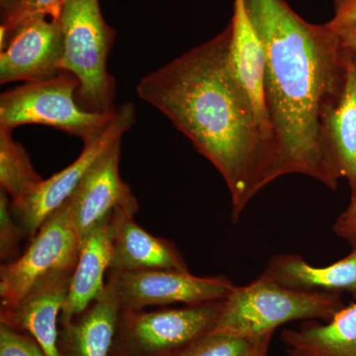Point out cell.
<instances>
[{
  "mask_svg": "<svg viewBox=\"0 0 356 356\" xmlns=\"http://www.w3.org/2000/svg\"><path fill=\"white\" fill-rule=\"evenodd\" d=\"M231 26L140 79V99L161 112L216 168L232 220L275 179V149L229 64Z\"/></svg>",
  "mask_w": 356,
  "mask_h": 356,
  "instance_id": "obj_1",
  "label": "cell"
},
{
  "mask_svg": "<svg viewBox=\"0 0 356 356\" xmlns=\"http://www.w3.org/2000/svg\"><path fill=\"white\" fill-rule=\"evenodd\" d=\"M266 56L264 106L275 147V179L310 177L336 191L321 145L323 113L341 92L351 54L327 25L285 0H243Z\"/></svg>",
  "mask_w": 356,
  "mask_h": 356,
  "instance_id": "obj_2",
  "label": "cell"
},
{
  "mask_svg": "<svg viewBox=\"0 0 356 356\" xmlns=\"http://www.w3.org/2000/svg\"><path fill=\"white\" fill-rule=\"evenodd\" d=\"M346 306L341 293L294 289L261 273L235 286L211 332L255 339L297 321L327 322Z\"/></svg>",
  "mask_w": 356,
  "mask_h": 356,
  "instance_id": "obj_3",
  "label": "cell"
},
{
  "mask_svg": "<svg viewBox=\"0 0 356 356\" xmlns=\"http://www.w3.org/2000/svg\"><path fill=\"white\" fill-rule=\"evenodd\" d=\"M58 21L64 35L60 69L79 81L77 102L88 111L113 113L116 81L107 62L116 31L103 18L99 0H67Z\"/></svg>",
  "mask_w": 356,
  "mask_h": 356,
  "instance_id": "obj_4",
  "label": "cell"
},
{
  "mask_svg": "<svg viewBox=\"0 0 356 356\" xmlns=\"http://www.w3.org/2000/svg\"><path fill=\"white\" fill-rule=\"evenodd\" d=\"M77 89L76 77L65 72L9 89L0 96V126L13 130L30 124L47 126L88 145L108 128L116 110L113 113L84 110L77 102Z\"/></svg>",
  "mask_w": 356,
  "mask_h": 356,
  "instance_id": "obj_5",
  "label": "cell"
},
{
  "mask_svg": "<svg viewBox=\"0 0 356 356\" xmlns=\"http://www.w3.org/2000/svg\"><path fill=\"white\" fill-rule=\"evenodd\" d=\"M224 301L152 312L122 311L115 339L117 356L177 355L214 330Z\"/></svg>",
  "mask_w": 356,
  "mask_h": 356,
  "instance_id": "obj_6",
  "label": "cell"
},
{
  "mask_svg": "<svg viewBox=\"0 0 356 356\" xmlns=\"http://www.w3.org/2000/svg\"><path fill=\"white\" fill-rule=\"evenodd\" d=\"M81 247V240L64 203L42 225L24 254L0 266L1 310L17 305L47 278L74 271Z\"/></svg>",
  "mask_w": 356,
  "mask_h": 356,
  "instance_id": "obj_7",
  "label": "cell"
},
{
  "mask_svg": "<svg viewBox=\"0 0 356 356\" xmlns=\"http://www.w3.org/2000/svg\"><path fill=\"white\" fill-rule=\"evenodd\" d=\"M136 109L133 103L121 105L113 119L100 137L84 145L79 158L64 170L41 182L19 202L11 203L14 217L19 222L25 236L34 238L42 225L69 199L89 168L108 151L115 143L133 127Z\"/></svg>",
  "mask_w": 356,
  "mask_h": 356,
  "instance_id": "obj_8",
  "label": "cell"
},
{
  "mask_svg": "<svg viewBox=\"0 0 356 356\" xmlns=\"http://www.w3.org/2000/svg\"><path fill=\"white\" fill-rule=\"evenodd\" d=\"M114 283L122 311H140L146 307L172 304L198 305L224 301L236 285L226 276L201 277L172 270L108 273Z\"/></svg>",
  "mask_w": 356,
  "mask_h": 356,
  "instance_id": "obj_9",
  "label": "cell"
},
{
  "mask_svg": "<svg viewBox=\"0 0 356 356\" xmlns=\"http://www.w3.org/2000/svg\"><path fill=\"white\" fill-rule=\"evenodd\" d=\"M122 140L89 168L65 201L81 243L97 227L123 215L135 216L139 203L120 177Z\"/></svg>",
  "mask_w": 356,
  "mask_h": 356,
  "instance_id": "obj_10",
  "label": "cell"
},
{
  "mask_svg": "<svg viewBox=\"0 0 356 356\" xmlns=\"http://www.w3.org/2000/svg\"><path fill=\"white\" fill-rule=\"evenodd\" d=\"M64 35L60 21L36 18L21 26L0 53V83L43 81L60 74Z\"/></svg>",
  "mask_w": 356,
  "mask_h": 356,
  "instance_id": "obj_11",
  "label": "cell"
},
{
  "mask_svg": "<svg viewBox=\"0 0 356 356\" xmlns=\"http://www.w3.org/2000/svg\"><path fill=\"white\" fill-rule=\"evenodd\" d=\"M320 138L332 175L339 182L346 179L350 199L356 198V65L353 54L343 88L323 113Z\"/></svg>",
  "mask_w": 356,
  "mask_h": 356,
  "instance_id": "obj_12",
  "label": "cell"
},
{
  "mask_svg": "<svg viewBox=\"0 0 356 356\" xmlns=\"http://www.w3.org/2000/svg\"><path fill=\"white\" fill-rule=\"evenodd\" d=\"M74 271L47 278L8 310H0L1 324L15 331H26L39 344L46 356H60V314L69 293Z\"/></svg>",
  "mask_w": 356,
  "mask_h": 356,
  "instance_id": "obj_13",
  "label": "cell"
},
{
  "mask_svg": "<svg viewBox=\"0 0 356 356\" xmlns=\"http://www.w3.org/2000/svg\"><path fill=\"white\" fill-rule=\"evenodd\" d=\"M134 216L124 215L93 229L81 243L79 259L72 273L70 290L60 314V324L76 318L98 296L106 285L112 259L115 233L120 225Z\"/></svg>",
  "mask_w": 356,
  "mask_h": 356,
  "instance_id": "obj_14",
  "label": "cell"
},
{
  "mask_svg": "<svg viewBox=\"0 0 356 356\" xmlns=\"http://www.w3.org/2000/svg\"><path fill=\"white\" fill-rule=\"evenodd\" d=\"M229 26L231 41L229 56L232 70L250 98L262 129L273 142L264 106L266 56L243 0L234 1V13Z\"/></svg>",
  "mask_w": 356,
  "mask_h": 356,
  "instance_id": "obj_15",
  "label": "cell"
},
{
  "mask_svg": "<svg viewBox=\"0 0 356 356\" xmlns=\"http://www.w3.org/2000/svg\"><path fill=\"white\" fill-rule=\"evenodd\" d=\"M122 313L120 299L111 280L83 312L64 327V344L69 356H110Z\"/></svg>",
  "mask_w": 356,
  "mask_h": 356,
  "instance_id": "obj_16",
  "label": "cell"
},
{
  "mask_svg": "<svg viewBox=\"0 0 356 356\" xmlns=\"http://www.w3.org/2000/svg\"><path fill=\"white\" fill-rule=\"evenodd\" d=\"M151 270L188 273L189 269L175 243L152 235L130 218L115 233L108 273Z\"/></svg>",
  "mask_w": 356,
  "mask_h": 356,
  "instance_id": "obj_17",
  "label": "cell"
},
{
  "mask_svg": "<svg viewBox=\"0 0 356 356\" xmlns=\"http://www.w3.org/2000/svg\"><path fill=\"white\" fill-rule=\"evenodd\" d=\"M262 273L284 286L308 291L348 293L356 299V248L327 266H313L298 254H274Z\"/></svg>",
  "mask_w": 356,
  "mask_h": 356,
  "instance_id": "obj_18",
  "label": "cell"
},
{
  "mask_svg": "<svg viewBox=\"0 0 356 356\" xmlns=\"http://www.w3.org/2000/svg\"><path fill=\"white\" fill-rule=\"evenodd\" d=\"M281 341L287 356H356V303L327 321H306L285 329Z\"/></svg>",
  "mask_w": 356,
  "mask_h": 356,
  "instance_id": "obj_19",
  "label": "cell"
},
{
  "mask_svg": "<svg viewBox=\"0 0 356 356\" xmlns=\"http://www.w3.org/2000/svg\"><path fill=\"white\" fill-rule=\"evenodd\" d=\"M13 131L0 126V186L11 203H16L43 179L35 172L27 151L14 140Z\"/></svg>",
  "mask_w": 356,
  "mask_h": 356,
  "instance_id": "obj_20",
  "label": "cell"
},
{
  "mask_svg": "<svg viewBox=\"0 0 356 356\" xmlns=\"http://www.w3.org/2000/svg\"><path fill=\"white\" fill-rule=\"evenodd\" d=\"M67 0H19L15 6L2 13L0 27V50L6 48L14 33L36 18L60 20Z\"/></svg>",
  "mask_w": 356,
  "mask_h": 356,
  "instance_id": "obj_21",
  "label": "cell"
},
{
  "mask_svg": "<svg viewBox=\"0 0 356 356\" xmlns=\"http://www.w3.org/2000/svg\"><path fill=\"white\" fill-rule=\"evenodd\" d=\"M259 339L209 332L173 356H245Z\"/></svg>",
  "mask_w": 356,
  "mask_h": 356,
  "instance_id": "obj_22",
  "label": "cell"
},
{
  "mask_svg": "<svg viewBox=\"0 0 356 356\" xmlns=\"http://www.w3.org/2000/svg\"><path fill=\"white\" fill-rule=\"evenodd\" d=\"M24 231L14 217L11 201L4 191H0V259L2 264L15 261Z\"/></svg>",
  "mask_w": 356,
  "mask_h": 356,
  "instance_id": "obj_23",
  "label": "cell"
},
{
  "mask_svg": "<svg viewBox=\"0 0 356 356\" xmlns=\"http://www.w3.org/2000/svg\"><path fill=\"white\" fill-rule=\"evenodd\" d=\"M0 356H46L34 339L20 334L8 325L0 327Z\"/></svg>",
  "mask_w": 356,
  "mask_h": 356,
  "instance_id": "obj_24",
  "label": "cell"
},
{
  "mask_svg": "<svg viewBox=\"0 0 356 356\" xmlns=\"http://www.w3.org/2000/svg\"><path fill=\"white\" fill-rule=\"evenodd\" d=\"M332 231L351 248H356V198L350 199L348 208L337 217Z\"/></svg>",
  "mask_w": 356,
  "mask_h": 356,
  "instance_id": "obj_25",
  "label": "cell"
},
{
  "mask_svg": "<svg viewBox=\"0 0 356 356\" xmlns=\"http://www.w3.org/2000/svg\"><path fill=\"white\" fill-rule=\"evenodd\" d=\"M356 21V0H334V16L327 24L337 26Z\"/></svg>",
  "mask_w": 356,
  "mask_h": 356,
  "instance_id": "obj_26",
  "label": "cell"
},
{
  "mask_svg": "<svg viewBox=\"0 0 356 356\" xmlns=\"http://www.w3.org/2000/svg\"><path fill=\"white\" fill-rule=\"evenodd\" d=\"M329 26L337 33L343 48L356 58V21L346 24Z\"/></svg>",
  "mask_w": 356,
  "mask_h": 356,
  "instance_id": "obj_27",
  "label": "cell"
},
{
  "mask_svg": "<svg viewBox=\"0 0 356 356\" xmlns=\"http://www.w3.org/2000/svg\"><path fill=\"white\" fill-rule=\"evenodd\" d=\"M274 334H266L255 343L254 348L245 356H268L269 346Z\"/></svg>",
  "mask_w": 356,
  "mask_h": 356,
  "instance_id": "obj_28",
  "label": "cell"
},
{
  "mask_svg": "<svg viewBox=\"0 0 356 356\" xmlns=\"http://www.w3.org/2000/svg\"><path fill=\"white\" fill-rule=\"evenodd\" d=\"M19 0H0V6H1L2 13L8 10L11 7L15 6Z\"/></svg>",
  "mask_w": 356,
  "mask_h": 356,
  "instance_id": "obj_29",
  "label": "cell"
},
{
  "mask_svg": "<svg viewBox=\"0 0 356 356\" xmlns=\"http://www.w3.org/2000/svg\"><path fill=\"white\" fill-rule=\"evenodd\" d=\"M353 57H355V56H353ZM355 65H356V58L355 57Z\"/></svg>",
  "mask_w": 356,
  "mask_h": 356,
  "instance_id": "obj_30",
  "label": "cell"
}]
</instances>
